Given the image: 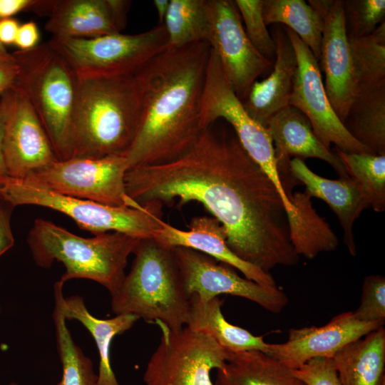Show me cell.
Returning a JSON list of instances; mask_svg holds the SVG:
<instances>
[{
  "label": "cell",
  "instance_id": "cell-13",
  "mask_svg": "<svg viewBox=\"0 0 385 385\" xmlns=\"http://www.w3.org/2000/svg\"><path fill=\"white\" fill-rule=\"evenodd\" d=\"M208 43L238 98L243 101L257 78L273 63L262 56L249 40L238 9L232 0H206Z\"/></svg>",
  "mask_w": 385,
  "mask_h": 385
},
{
  "label": "cell",
  "instance_id": "cell-15",
  "mask_svg": "<svg viewBox=\"0 0 385 385\" xmlns=\"http://www.w3.org/2000/svg\"><path fill=\"white\" fill-rule=\"evenodd\" d=\"M4 111L2 150L7 175L25 179L58 160L50 139L26 96L15 86L1 98Z\"/></svg>",
  "mask_w": 385,
  "mask_h": 385
},
{
  "label": "cell",
  "instance_id": "cell-5",
  "mask_svg": "<svg viewBox=\"0 0 385 385\" xmlns=\"http://www.w3.org/2000/svg\"><path fill=\"white\" fill-rule=\"evenodd\" d=\"M138 240L118 232L82 237L42 219L34 221L28 237L38 265L47 268L54 260L64 265L61 283L72 279H91L106 287L111 295L120 287L128 257Z\"/></svg>",
  "mask_w": 385,
  "mask_h": 385
},
{
  "label": "cell",
  "instance_id": "cell-14",
  "mask_svg": "<svg viewBox=\"0 0 385 385\" xmlns=\"http://www.w3.org/2000/svg\"><path fill=\"white\" fill-rule=\"evenodd\" d=\"M185 289L206 302L222 294L250 300L265 309L280 313L289 302L287 294L277 287H267L241 277L229 265L199 251L174 247Z\"/></svg>",
  "mask_w": 385,
  "mask_h": 385
},
{
  "label": "cell",
  "instance_id": "cell-2",
  "mask_svg": "<svg viewBox=\"0 0 385 385\" xmlns=\"http://www.w3.org/2000/svg\"><path fill=\"white\" fill-rule=\"evenodd\" d=\"M210 51L207 42L168 47L137 71L143 115L125 155L128 170L171 162L197 140Z\"/></svg>",
  "mask_w": 385,
  "mask_h": 385
},
{
  "label": "cell",
  "instance_id": "cell-44",
  "mask_svg": "<svg viewBox=\"0 0 385 385\" xmlns=\"http://www.w3.org/2000/svg\"><path fill=\"white\" fill-rule=\"evenodd\" d=\"M153 4L157 11L158 24H163L170 4L169 0H154Z\"/></svg>",
  "mask_w": 385,
  "mask_h": 385
},
{
  "label": "cell",
  "instance_id": "cell-33",
  "mask_svg": "<svg viewBox=\"0 0 385 385\" xmlns=\"http://www.w3.org/2000/svg\"><path fill=\"white\" fill-rule=\"evenodd\" d=\"M335 154L348 175L360 186L369 207L375 212L385 209V155L346 153L335 148Z\"/></svg>",
  "mask_w": 385,
  "mask_h": 385
},
{
  "label": "cell",
  "instance_id": "cell-42",
  "mask_svg": "<svg viewBox=\"0 0 385 385\" xmlns=\"http://www.w3.org/2000/svg\"><path fill=\"white\" fill-rule=\"evenodd\" d=\"M20 24L13 18L0 21V43L5 45L14 44Z\"/></svg>",
  "mask_w": 385,
  "mask_h": 385
},
{
  "label": "cell",
  "instance_id": "cell-36",
  "mask_svg": "<svg viewBox=\"0 0 385 385\" xmlns=\"http://www.w3.org/2000/svg\"><path fill=\"white\" fill-rule=\"evenodd\" d=\"M354 317L362 322L385 321V278L378 274L364 278L361 302Z\"/></svg>",
  "mask_w": 385,
  "mask_h": 385
},
{
  "label": "cell",
  "instance_id": "cell-6",
  "mask_svg": "<svg viewBox=\"0 0 385 385\" xmlns=\"http://www.w3.org/2000/svg\"><path fill=\"white\" fill-rule=\"evenodd\" d=\"M19 72L14 85L40 119L58 160L71 158L78 77L49 41L13 53Z\"/></svg>",
  "mask_w": 385,
  "mask_h": 385
},
{
  "label": "cell",
  "instance_id": "cell-39",
  "mask_svg": "<svg viewBox=\"0 0 385 385\" xmlns=\"http://www.w3.org/2000/svg\"><path fill=\"white\" fill-rule=\"evenodd\" d=\"M14 207L0 195V256L14 244L10 217Z\"/></svg>",
  "mask_w": 385,
  "mask_h": 385
},
{
  "label": "cell",
  "instance_id": "cell-22",
  "mask_svg": "<svg viewBox=\"0 0 385 385\" xmlns=\"http://www.w3.org/2000/svg\"><path fill=\"white\" fill-rule=\"evenodd\" d=\"M265 128L272 140L277 167L289 164L291 156L318 158L329 164L339 178L349 177L339 158L319 140L308 118L297 108L289 106L282 109Z\"/></svg>",
  "mask_w": 385,
  "mask_h": 385
},
{
  "label": "cell",
  "instance_id": "cell-21",
  "mask_svg": "<svg viewBox=\"0 0 385 385\" xmlns=\"http://www.w3.org/2000/svg\"><path fill=\"white\" fill-rule=\"evenodd\" d=\"M290 168L294 178L305 186L311 197L324 200L334 211L343 230L349 252L355 256L354 224L362 211L369 207L360 186L349 176L336 180L323 178L311 170L300 158L290 160Z\"/></svg>",
  "mask_w": 385,
  "mask_h": 385
},
{
  "label": "cell",
  "instance_id": "cell-34",
  "mask_svg": "<svg viewBox=\"0 0 385 385\" xmlns=\"http://www.w3.org/2000/svg\"><path fill=\"white\" fill-rule=\"evenodd\" d=\"M345 28L348 37L370 35L384 21V0H343Z\"/></svg>",
  "mask_w": 385,
  "mask_h": 385
},
{
  "label": "cell",
  "instance_id": "cell-28",
  "mask_svg": "<svg viewBox=\"0 0 385 385\" xmlns=\"http://www.w3.org/2000/svg\"><path fill=\"white\" fill-rule=\"evenodd\" d=\"M311 196L304 192L292 194L291 202L295 210L288 217L289 235L297 255L314 259L319 253L337 249L339 240L329 224L312 207Z\"/></svg>",
  "mask_w": 385,
  "mask_h": 385
},
{
  "label": "cell",
  "instance_id": "cell-41",
  "mask_svg": "<svg viewBox=\"0 0 385 385\" xmlns=\"http://www.w3.org/2000/svg\"><path fill=\"white\" fill-rule=\"evenodd\" d=\"M39 0H0V21L25 11L35 13Z\"/></svg>",
  "mask_w": 385,
  "mask_h": 385
},
{
  "label": "cell",
  "instance_id": "cell-1",
  "mask_svg": "<svg viewBox=\"0 0 385 385\" xmlns=\"http://www.w3.org/2000/svg\"><path fill=\"white\" fill-rule=\"evenodd\" d=\"M125 182L128 196L140 206L202 204L225 228L229 248L267 273L298 263L277 188L227 123L214 122L171 162L128 170Z\"/></svg>",
  "mask_w": 385,
  "mask_h": 385
},
{
  "label": "cell",
  "instance_id": "cell-29",
  "mask_svg": "<svg viewBox=\"0 0 385 385\" xmlns=\"http://www.w3.org/2000/svg\"><path fill=\"white\" fill-rule=\"evenodd\" d=\"M265 24L287 27L309 47L319 61L323 20L320 14L304 0H262Z\"/></svg>",
  "mask_w": 385,
  "mask_h": 385
},
{
  "label": "cell",
  "instance_id": "cell-38",
  "mask_svg": "<svg viewBox=\"0 0 385 385\" xmlns=\"http://www.w3.org/2000/svg\"><path fill=\"white\" fill-rule=\"evenodd\" d=\"M19 66L13 53H9L0 43V98L14 85Z\"/></svg>",
  "mask_w": 385,
  "mask_h": 385
},
{
  "label": "cell",
  "instance_id": "cell-26",
  "mask_svg": "<svg viewBox=\"0 0 385 385\" xmlns=\"http://www.w3.org/2000/svg\"><path fill=\"white\" fill-rule=\"evenodd\" d=\"M215 385H306L292 369L260 351L232 353Z\"/></svg>",
  "mask_w": 385,
  "mask_h": 385
},
{
  "label": "cell",
  "instance_id": "cell-4",
  "mask_svg": "<svg viewBox=\"0 0 385 385\" xmlns=\"http://www.w3.org/2000/svg\"><path fill=\"white\" fill-rule=\"evenodd\" d=\"M130 270L111 296L116 314H131L171 329L186 326L190 297L174 247L153 237L139 239Z\"/></svg>",
  "mask_w": 385,
  "mask_h": 385
},
{
  "label": "cell",
  "instance_id": "cell-20",
  "mask_svg": "<svg viewBox=\"0 0 385 385\" xmlns=\"http://www.w3.org/2000/svg\"><path fill=\"white\" fill-rule=\"evenodd\" d=\"M275 46L273 70L261 81H255L242 101L250 115L264 127L276 113L288 107L297 68V56L284 26L275 24L271 34Z\"/></svg>",
  "mask_w": 385,
  "mask_h": 385
},
{
  "label": "cell",
  "instance_id": "cell-40",
  "mask_svg": "<svg viewBox=\"0 0 385 385\" xmlns=\"http://www.w3.org/2000/svg\"><path fill=\"white\" fill-rule=\"evenodd\" d=\"M40 34L37 25L31 21L20 24L14 44L20 51H26L37 46Z\"/></svg>",
  "mask_w": 385,
  "mask_h": 385
},
{
  "label": "cell",
  "instance_id": "cell-30",
  "mask_svg": "<svg viewBox=\"0 0 385 385\" xmlns=\"http://www.w3.org/2000/svg\"><path fill=\"white\" fill-rule=\"evenodd\" d=\"M163 25L168 47L207 43L209 19L206 0H170Z\"/></svg>",
  "mask_w": 385,
  "mask_h": 385
},
{
  "label": "cell",
  "instance_id": "cell-35",
  "mask_svg": "<svg viewBox=\"0 0 385 385\" xmlns=\"http://www.w3.org/2000/svg\"><path fill=\"white\" fill-rule=\"evenodd\" d=\"M234 2L249 40L262 56L274 63L276 46L264 21L262 0H235Z\"/></svg>",
  "mask_w": 385,
  "mask_h": 385
},
{
  "label": "cell",
  "instance_id": "cell-43",
  "mask_svg": "<svg viewBox=\"0 0 385 385\" xmlns=\"http://www.w3.org/2000/svg\"><path fill=\"white\" fill-rule=\"evenodd\" d=\"M4 130V111L3 105L0 98V177L7 175L6 168L5 166L3 150H2V139Z\"/></svg>",
  "mask_w": 385,
  "mask_h": 385
},
{
  "label": "cell",
  "instance_id": "cell-18",
  "mask_svg": "<svg viewBox=\"0 0 385 385\" xmlns=\"http://www.w3.org/2000/svg\"><path fill=\"white\" fill-rule=\"evenodd\" d=\"M130 1L46 0V30L52 37L93 38L121 33Z\"/></svg>",
  "mask_w": 385,
  "mask_h": 385
},
{
  "label": "cell",
  "instance_id": "cell-17",
  "mask_svg": "<svg viewBox=\"0 0 385 385\" xmlns=\"http://www.w3.org/2000/svg\"><path fill=\"white\" fill-rule=\"evenodd\" d=\"M385 321L362 322L353 312H342L321 327L292 328L287 342L269 344V356L291 369L316 357L332 358L346 344L383 327Z\"/></svg>",
  "mask_w": 385,
  "mask_h": 385
},
{
  "label": "cell",
  "instance_id": "cell-46",
  "mask_svg": "<svg viewBox=\"0 0 385 385\" xmlns=\"http://www.w3.org/2000/svg\"><path fill=\"white\" fill-rule=\"evenodd\" d=\"M0 312H1V306H0Z\"/></svg>",
  "mask_w": 385,
  "mask_h": 385
},
{
  "label": "cell",
  "instance_id": "cell-16",
  "mask_svg": "<svg viewBox=\"0 0 385 385\" xmlns=\"http://www.w3.org/2000/svg\"><path fill=\"white\" fill-rule=\"evenodd\" d=\"M308 3L323 20L318 63L325 76L324 86L329 101L343 123L356 94L343 1L309 0Z\"/></svg>",
  "mask_w": 385,
  "mask_h": 385
},
{
  "label": "cell",
  "instance_id": "cell-45",
  "mask_svg": "<svg viewBox=\"0 0 385 385\" xmlns=\"http://www.w3.org/2000/svg\"><path fill=\"white\" fill-rule=\"evenodd\" d=\"M8 385H19V384H16V383H14V382H12V383H10V384H8Z\"/></svg>",
  "mask_w": 385,
  "mask_h": 385
},
{
  "label": "cell",
  "instance_id": "cell-8",
  "mask_svg": "<svg viewBox=\"0 0 385 385\" xmlns=\"http://www.w3.org/2000/svg\"><path fill=\"white\" fill-rule=\"evenodd\" d=\"M48 41L68 62L78 78L135 73L168 47L163 24L137 34L52 37Z\"/></svg>",
  "mask_w": 385,
  "mask_h": 385
},
{
  "label": "cell",
  "instance_id": "cell-19",
  "mask_svg": "<svg viewBox=\"0 0 385 385\" xmlns=\"http://www.w3.org/2000/svg\"><path fill=\"white\" fill-rule=\"evenodd\" d=\"M188 230L176 228L161 220L153 237L160 243L171 247L190 248L239 270L245 278L267 287H277L270 273L238 257L227 244V232L215 217H195Z\"/></svg>",
  "mask_w": 385,
  "mask_h": 385
},
{
  "label": "cell",
  "instance_id": "cell-7",
  "mask_svg": "<svg viewBox=\"0 0 385 385\" xmlns=\"http://www.w3.org/2000/svg\"><path fill=\"white\" fill-rule=\"evenodd\" d=\"M0 195L14 207L34 205L62 212L95 235L118 232L142 239L153 237L160 226L162 206H111L58 194L8 175L0 177Z\"/></svg>",
  "mask_w": 385,
  "mask_h": 385
},
{
  "label": "cell",
  "instance_id": "cell-24",
  "mask_svg": "<svg viewBox=\"0 0 385 385\" xmlns=\"http://www.w3.org/2000/svg\"><path fill=\"white\" fill-rule=\"evenodd\" d=\"M342 385H385V329L371 332L332 357Z\"/></svg>",
  "mask_w": 385,
  "mask_h": 385
},
{
  "label": "cell",
  "instance_id": "cell-23",
  "mask_svg": "<svg viewBox=\"0 0 385 385\" xmlns=\"http://www.w3.org/2000/svg\"><path fill=\"white\" fill-rule=\"evenodd\" d=\"M63 286L60 281L56 282L53 293L58 297L65 319L81 323L91 333L97 346L99 354L98 384L120 385L111 367V345L113 339L130 329L140 319L139 317L125 314L107 319L96 318L88 312L81 296L64 297Z\"/></svg>",
  "mask_w": 385,
  "mask_h": 385
},
{
  "label": "cell",
  "instance_id": "cell-10",
  "mask_svg": "<svg viewBox=\"0 0 385 385\" xmlns=\"http://www.w3.org/2000/svg\"><path fill=\"white\" fill-rule=\"evenodd\" d=\"M158 325L160 343L147 364L145 385H215L211 371L221 369L232 352L188 326L175 330Z\"/></svg>",
  "mask_w": 385,
  "mask_h": 385
},
{
  "label": "cell",
  "instance_id": "cell-3",
  "mask_svg": "<svg viewBox=\"0 0 385 385\" xmlns=\"http://www.w3.org/2000/svg\"><path fill=\"white\" fill-rule=\"evenodd\" d=\"M78 80L71 158L125 156L143 115V91L137 71Z\"/></svg>",
  "mask_w": 385,
  "mask_h": 385
},
{
  "label": "cell",
  "instance_id": "cell-12",
  "mask_svg": "<svg viewBox=\"0 0 385 385\" xmlns=\"http://www.w3.org/2000/svg\"><path fill=\"white\" fill-rule=\"evenodd\" d=\"M284 28L297 60L289 105L306 115L314 134L327 149L334 143L343 152L371 153L351 135L336 114L325 91L317 58L295 33Z\"/></svg>",
  "mask_w": 385,
  "mask_h": 385
},
{
  "label": "cell",
  "instance_id": "cell-31",
  "mask_svg": "<svg viewBox=\"0 0 385 385\" xmlns=\"http://www.w3.org/2000/svg\"><path fill=\"white\" fill-rule=\"evenodd\" d=\"M348 40L356 93L385 84V21L370 35Z\"/></svg>",
  "mask_w": 385,
  "mask_h": 385
},
{
  "label": "cell",
  "instance_id": "cell-32",
  "mask_svg": "<svg viewBox=\"0 0 385 385\" xmlns=\"http://www.w3.org/2000/svg\"><path fill=\"white\" fill-rule=\"evenodd\" d=\"M53 319L57 349L62 364V377L58 385H99L90 358L75 344L66 326L58 297L54 293Z\"/></svg>",
  "mask_w": 385,
  "mask_h": 385
},
{
  "label": "cell",
  "instance_id": "cell-25",
  "mask_svg": "<svg viewBox=\"0 0 385 385\" xmlns=\"http://www.w3.org/2000/svg\"><path fill=\"white\" fill-rule=\"evenodd\" d=\"M223 301L219 297L208 301L190 296V309L186 326L212 337L222 348L232 353L260 351L266 353L269 343L263 337L228 322L222 312Z\"/></svg>",
  "mask_w": 385,
  "mask_h": 385
},
{
  "label": "cell",
  "instance_id": "cell-9",
  "mask_svg": "<svg viewBox=\"0 0 385 385\" xmlns=\"http://www.w3.org/2000/svg\"><path fill=\"white\" fill-rule=\"evenodd\" d=\"M217 120H223L231 126L244 150L277 188L286 211L292 212L293 205L279 179L270 135L247 113L211 48L202 103V130Z\"/></svg>",
  "mask_w": 385,
  "mask_h": 385
},
{
  "label": "cell",
  "instance_id": "cell-27",
  "mask_svg": "<svg viewBox=\"0 0 385 385\" xmlns=\"http://www.w3.org/2000/svg\"><path fill=\"white\" fill-rule=\"evenodd\" d=\"M343 124L371 153L385 155V84L357 92Z\"/></svg>",
  "mask_w": 385,
  "mask_h": 385
},
{
  "label": "cell",
  "instance_id": "cell-11",
  "mask_svg": "<svg viewBox=\"0 0 385 385\" xmlns=\"http://www.w3.org/2000/svg\"><path fill=\"white\" fill-rule=\"evenodd\" d=\"M127 170L124 155L71 158L56 160L21 180L66 196L111 206L135 207L136 203L126 192Z\"/></svg>",
  "mask_w": 385,
  "mask_h": 385
},
{
  "label": "cell",
  "instance_id": "cell-37",
  "mask_svg": "<svg viewBox=\"0 0 385 385\" xmlns=\"http://www.w3.org/2000/svg\"><path fill=\"white\" fill-rule=\"evenodd\" d=\"M292 371L306 385H342L332 358L312 359Z\"/></svg>",
  "mask_w": 385,
  "mask_h": 385
}]
</instances>
